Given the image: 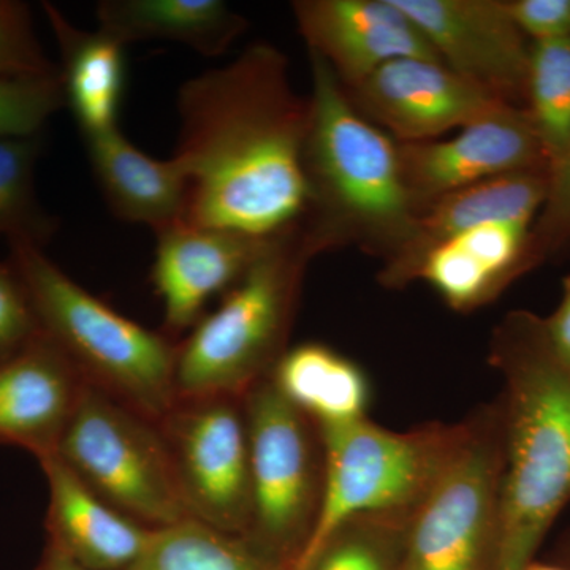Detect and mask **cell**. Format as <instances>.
Segmentation results:
<instances>
[{"label": "cell", "mask_w": 570, "mask_h": 570, "mask_svg": "<svg viewBox=\"0 0 570 570\" xmlns=\"http://www.w3.org/2000/svg\"><path fill=\"white\" fill-rule=\"evenodd\" d=\"M176 110L174 157L189 186L184 223L273 238L305 220L309 97L295 92L283 52L249 45L184 81Z\"/></svg>", "instance_id": "1"}, {"label": "cell", "mask_w": 570, "mask_h": 570, "mask_svg": "<svg viewBox=\"0 0 570 570\" xmlns=\"http://www.w3.org/2000/svg\"><path fill=\"white\" fill-rule=\"evenodd\" d=\"M490 362L504 381V478L491 570H521L570 501V367L542 318L510 313L494 330Z\"/></svg>", "instance_id": "2"}, {"label": "cell", "mask_w": 570, "mask_h": 570, "mask_svg": "<svg viewBox=\"0 0 570 570\" xmlns=\"http://www.w3.org/2000/svg\"><path fill=\"white\" fill-rule=\"evenodd\" d=\"M309 62L305 168L311 205L303 224L322 250L360 238L390 258L419 217L401 170L400 146L356 110L324 58L309 51Z\"/></svg>", "instance_id": "3"}, {"label": "cell", "mask_w": 570, "mask_h": 570, "mask_svg": "<svg viewBox=\"0 0 570 570\" xmlns=\"http://www.w3.org/2000/svg\"><path fill=\"white\" fill-rule=\"evenodd\" d=\"M9 246L41 332L86 384L159 425L176 401L175 341L89 294L43 247L21 239Z\"/></svg>", "instance_id": "4"}, {"label": "cell", "mask_w": 570, "mask_h": 570, "mask_svg": "<svg viewBox=\"0 0 570 570\" xmlns=\"http://www.w3.org/2000/svg\"><path fill=\"white\" fill-rule=\"evenodd\" d=\"M322 253L305 225L273 236L223 302L176 344V397L243 396L287 351L306 266Z\"/></svg>", "instance_id": "5"}, {"label": "cell", "mask_w": 570, "mask_h": 570, "mask_svg": "<svg viewBox=\"0 0 570 570\" xmlns=\"http://www.w3.org/2000/svg\"><path fill=\"white\" fill-rule=\"evenodd\" d=\"M253 512L246 540L288 570L313 538L324 494V445L313 419L269 377L243 395Z\"/></svg>", "instance_id": "6"}, {"label": "cell", "mask_w": 570, "mask_h": 570, "mask_svg": "<svg viewBox=\"0 0 570 570\" xmlns=\"http://www.w3.org/2000/svg\"><path fill=\"white\" fill-rule=\"evenodd\" d=\"M317 426L324 445V494L302 558L351 517L417 509L463 431V423L392 431L367 417Z\"/></svg>", "instance_id": "7"}, {"label": "cell", "mask_w": 570, "mask_h": 570, "mask_svg": "<svg viewBox=\"0 0 570 570\" xmlns=\"http://www.w3.org/2000/svg\"><path fill=\"white\" fill-rule=\"evenodd\" d=\"M504 478L501 404L463 422L448 463L412 515L400 570H491Z\"/></svg>", "instance_id": "8"}, {"label": "cell", "mask_w": 570, "mask_h": 570, "mask_svg": "<svg viewBox=\"0 0 570 570\" xmlns=\"http://www.w3.org/2000/svg\"><path fill=\"white\" fill-rule=\"evenodd\" d=\"M56 455L97 497L154 531L190 519L159 425L91 385Z\"/></svg>", "instance_id": "9"}, {"label": "cell", "mask_w": 570, "mask_h": 570, "mask_svg": "<svg viewBox=\"0 0 570 570\" xmlns=\"http://www.w3.org/2000/svg\"><path fill=\"white\" fill-rule=\"evenodd\" d=\"M159 428L190 519L246 538L253 487L243 396L176 397Z\"/></svg>", "instance_id": "10"}, {"label": "cell", "mask_w": 570, "mask_h": 570, "mask_svg": "<svg viewBox=\"0 0 570 570\" xmlns=\"http://www.w3.org/2000/svg\"><path fill=\"white\" fill-rule=\"evenodd\" d=\"M401 170L419 214L444 195L498 176L549 170L527 108L504 104L445 140L397 142Z\"/></svg>", "instance_id": "11"}, {"label": "cell", "mask_w": 570, "mask_h": 570, "mask_svg": "<svg viewBox=\"0 0 570 570\" xmlns=\"http://www.w3.org/2000/svg\"><path fill=\"white\" fill-rule=\"evenodd\" d=\"M438 58L464 80L520 107L531 45L499 0H395Z\"/></svg>", "instance_id": "12"}, {"label": "cell", "mask_w": 570, "mask_h": 570, "mask_svg": "<svg viewBox=\"0 0 570 570\" xmlns=\"http://www.w3.org/2000/svg\"><path fill=\"white\" fill-rule=\"evenodd\" d=\"M344 91L367 121L397 142L436 140L505 104L444 63L417 58L385 63Z\"/></svg>", "instance_id": "13"}, {"label": "cell", "mask_w": 570, "mask_h": 570, "mask_svg": "<svg viewBox=\"0 0 570 570\" xmlns=\"http://www.w3.org/2000/svg\"><path fill=\"white\" fill-rule=\"evenodd\" d=\"M269 239L187 223L156 232L151 283L163 302L164 335L175 341L190 332L209 299L239 283Z\"/></svg>", "instance_id": "14"}, {"label": "cell", "mask_w": 570, "mask_h": 570, "mask_svg": "<svg viewBox=\"0 0 570 570\" xmlns=\"http://www.w3.org/2000/svg\"><path fill=\"white\" fill-rule=\"evenodd\" d=\"M292 10L307 50L325 59L344 88L396 59L441 62L395 0H298Z\"/></svg>", "instance_id": "15"}, {"label": "cell", "mask_w": 570, "mask_h": 570, "mask_svg": "<svg viewBox=\"0 0 570 570\" xmlns=\"http://www.w3.org/2000/svg\"><path fill=\"white\" fill-rule=\"evenodd\" d=\"M77 367L43 332L0 363V444L52 455L85 387Z\"/></svg>", "instance_id": "16"}, {"label": "cell", "mask_w": 570, "mask_h": 570, "mask_svg": "<svg viewBox=\"0 0 570 570\" xmlns=\"http://www.w3.org/2000/svg\"><path fill=\"white\" fill-rule=\"evenodd\" d=\"M549 189V170L520 171L487 179L438 198L415 220L414 230L389 258L381 281L401 287L415 281L425 255L475 225H528L542 209Z\"/></svg>", "instance_id": "17"}, {"label": "cell", "mask_w": 570, "mask_h": 570, "mask_svg": "<svg viewBox=\"0 0 570 570\" xmlns=\"http://www.w3.org/2000/svg\"><path fill=\"white\" fill-rule=\"evenodd\" d=\"M48 483V543L89 570H129L154 530L89 490L56 453L39 460Z\"/></svg>", "instance_id": "18"}, {"label": "cell", "mask_w": 570, "mask_h": 570, "mask_svg": "<svg viewBox=\"0 0 570 570\" xmlns=\"http://www.w3.org/2000/svg\"><path fill=\"white\" fill-rule=\"evenodd\" d=\"M81 137L94 178L116 217L146 225L154 234L184 223L189 186L175 157L148 156L119 127Z\"/></svg>", "instance_id": "19"}, {"label": "cell", "mask_w": 570, "mask_h": 570, "mask_svg": "<svg viewBox=\"0 0 570 570\" xmlns=\"http://www.w3.org/2000/svg\"><path fill=\"white\" fill-rule=\"evenodd\" d=\"M61 56L66 108L73 115L81 134L118 127L126 88V47L110 33L78 28L58 7L41 2Z\"/></svg>", "instance_id": "20"}, {"label": "cell", "mask_w": 570, "mask_h": 570, "mask_svg": "<svg viewBox=\"0 0 570 570\" xmlns=\"http://www.w3.org/2000/svg\"><path fill=\"white\" fill-rule=\"evenodd\" d=\"M97 20L124 47L165 40L193 48L206 58L224 55L247 22L220 0H102Z\"/></svg>", "instance_id": "21"}, {"label": "cell", "mask_w": 570, "mask_h": 570, "mask_svg": "<svg viewBox=\"0 0 570 570\" xmlns=\"http://www.w3.org/2000/svg\"><path fill=\"white\" fill-rule=\"evenodd\" d=\"M268 377L285 400L317 425L366 417L371 387L365 371L325 344L287 348Z\"/></svg>", "instance_id": "22"}, {"label": "cell", "mask_w": 570, "mask_h": 570, "mask_svg": "<svg viewBox=\"0 0 570 570\" xmlns=\"http://www.w3.org/2000/svg\"><path fill=\"white\" fill-rule=\"evenodd\" d=\"M129 570H288L254 549L194 519L154 531L151 543Z\"/></svg>", "instance_id": "23"}, {"label": "cell", "mask_w": 570, "mask_h": 570, "mask_svg": "<svg viewBox=\"0 0 570 570\" xmlns=\"http://www.w3.org/2000/svg\"><path fill=\"white\" fill-rule=\"evenodd\" d=\"M414 512L351 517L302 558L294 570H400Z\"/></svg>", "instance_id": "24"}, {"label": "cell", "mask_w": 570, "mask_h": 570, "mask_svg": "<svg viewBox=\"0 0 570 570\" xmlns=\"http://www.w3.org/2000/svg\"><path fill=\"white\" fill-rule=\"evenodd\" d=\"M43 135L0 141V236L7 242L45 247L58 230V219L41 206L36 171Z\"/></svg>", "instance_id": "25"}, {"label": "cell", "mask_w": 570, "mask_h": 570, "mask_svg": "<svg viewBox=\"0 0 570 570\" xmlns=\"http://www.w3.org/2000/svg\"><path fill=\"white\" fill-rule=\"evenodd\" d=\"M430 284L452 309L471 313L497 298L510 279L468 235L441 243L423 258L415 275Z\"/></svg>", "instance_id": "26"}, {"label": "cell", "mask_w": 570, "mask_h": 570, "mask_svg": "<svg viewBox=\"0 0 570 570\" xmlns=\"http://www.w3.org/2000/svg\"><path fill=\"white\" fill-rule=\"evenodd\" d=\"M527 100L550 167L570 146V39L531 45Z\"/></svg>", "instance_id": "27"}, {"label": "cell", "mask_w": 570, "mask_h": 570, "mask_svg": "<svg viewBox=\"0 0 570 570\" xmlns=\"http://www.w3.org/2000/svg\"><path fill=\"white\" fill-rule=\"evenodd\" d=\"M66 108L61 75L0 78V141L43 135L52 116Z\"/></svg>", "instance_id": "28"}, {"label": "cell", "mask_w": 570, "mask_h": 570, "mask_svg": "<svg viewBox=\"0 0 570 570\" xmlns=\"http://www.w3.org/2000/svg\"><path fill=\"white\" fill-rule=\"evenodd\" d=\"M56 73H59V67L41 48L28 3L0 0V78Z\"/></svg>", "instance_id": "29"}, {"label": "cell", "mask_w": 570, "mask_h": 570, "mask_svg": "<svg viewBox=\"0 0 570 570\" xmlns=\"http://www.w3.org/2000/svg\"><path fill=\"white\" fill-rule=\"evenodd\" d=\"M539 213L528 243L530 265L570 243V146L561 159L549 167V189Z\"/></svg>", "instance_id": "30"}, {"label": "cell", "mask_w": 570, "mask_h": 570, "mask_svg": "<svg viewBox=\"0 0 570 570\" xmlns=\"http://www.w3.org/2000/svg\"><path fill=\"white\" fill-rule=\"evenodd\" d=\"M39 322L28 291L11 262H0V363L21 351L37 333Z\"/></svg>", "instance_id": "31"}, {"label": "cell", "mask_w": 570, "mask_h": 570, "mask_svg": "<svg viewBox=\"0 0 570 570\" xmlns=\"http://www.w3.org/2000/svg\"><path fill=\"white\" fill-rule=\"evenodd\" d=\"M505 6L532 43L570 39V0H512Z\"/></svg>", "instance_id": "32"}, {"label": "cell", "mask_w": 570, "mask_h": 570, "mask_svg": "<svg viewBox=\"0 0 570 570\" xmlns=\"http://www.w3.org/2000/svg\"><path fill=\"white\" fill-rule=\"evenodd\" d=\"M547 336L558 358L570 367V276L564 281V294L553 316L543 321Z\"/></svg>", "instance_id": "33"}, {"label": "cell", "mask_w": 570, "mask_h": 570, "mask_svg": "<svg viewBox=\"0 0 570 570\" xmlns=\"http://www.w3.org/2000/svg\"><path fill=\"white\" fill-rule=\"evenodd\" d=\"M33 570H89L80 562L75 561L66 551L48 543L45 546L39 562Z\"/></svg>", "instance_id": "34"}, {"label": "cell", "mask_w": 570, "mask_h": 570, "mask_svg": "<svg viewBox=\"0 0 570 570\" xmlns=\"http://www.w3.org/2000/svg\"><path fill=\"white\" fill-rule=\"evenodd\" d=\"M521 570H568V569L558 568V566L534 564V562H531V564H528L527 568H523Z\"/></svg>", "instance_id": "35"}]
</instances>
